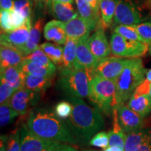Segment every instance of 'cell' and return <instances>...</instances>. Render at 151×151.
I'll return each mask as SVG.
<instances>
[{
  "label": "cell",
  "instance_id": "484cf974",
  "mask_svg": "<svg viewBox=\"0 0 151 151\" xmlns=\"http://www.w3.org/2000/svg\"><path fill=\"white\" fill-rule=\"evenodd\" d=\"M20 69L27 75L37 76L52 77L53 78L56 70L50 69L49 68L43 67L42 65H38L35 62H30L29 60H22L20 65Z\"/></svg>",
  "mask_w": 151,
  "mask_h": 151
},
{
  "label": "cell",
  "instance_id": "7c38bea8",
  "mask_svg": "<svg viewBox=\"0 0 151 151\" xmlns=\"http://www.w3.org/2000/svg\"><path fill=\"white\" fill-rule=\"evenodd\" d=\"M90 34L85 35L79 39L76 51V69H82L92 71L99 63L93 54L90 51L88 43Z\"/></svg>",
  "mask_w": 151,
  "mask_h": 151
},
{
  "label": "cell",
  "instance_id": "6da1fadb",
  "mask_svg": "<svg viewBox=\"0 0 151 151\" xmlns=\"http://www.w3.org/2000/svg\"><path fill=\"white\" fill-rule=\"evenodd\" d=\"M26 125L34 134L47 140L76 145L79 142L65 121L48 107H36L30 111Z\"/></svg>",
  "mask_w": 151,
  "mask_h": 151
},
{
  "label": "cell",
  "instance_id": "9c48e42d",
  "mask_svg": "<svg viewBox=\"0 0 151 151\" xmlns=\"http://www.w3.org/2000/svg\"><path fill=\"white\" fill-rule=\"evenodd\" d=\"M114 22L118 25H134L139 24L141 16L131 0H116Z\"/></svg>",
  "mask_w": 151,
  "mask_h": 151
},
{
  "label": "cell",
  "instance_id": "5b68a950",
  "mask_svg": "<svg viewBox=\"0 0 151 151\" xmlns=\"http://www.w3.org/2000/svg\"><path fill=\"white\" fill-rule=\"evenodd\" d=\"M92 71L76 69L66 74L61 75L58 86L60 90L69 97H88Z\"/></svg>",
  "mask_w": 151,
  "mask_h": 151
},
{
  "label": "cell",
  "instance_id": "4fadbf2b",
  "mask_svg": "<svg viewBox=\"0 0 151 151\" xmlns=\"http://www.w3.org/2000/svg\"><path fill=\"white\" fill-rule=\"evenodd\" d=\"M90 51L98 62L109 57L111 54V46L106 37L104 28H99L88 39Z\"/></svg>",
  "mask_w": 151,
  "mask_h": 151
},
{
  "label": "cell",
  "instance_id": "603a6c76",
  "mask_svg": "<svg viewBox=\"0 0 151 151\" xmlns=\"http://www.w3.org/2000/svg\"><path fill=\"white\" fill-rule=\"evenodd\" d=\"M52 77L37 76L33 75H25L24 88L39 94H43L51 86Z\"/></svg>",
  "mask_w": 151,
  "mask_h": 151
},
{
  "label": "cell",
  "instance_id": "d6986e66",
  "mask_svg": "<svg viewBox=\"0 0 151 151\" xmlns=\"http://www.w3.org/2000/svg\"><path fill=\"white\" fill-rule=\"evenodd\" d=\"M48 5L50 11L55 20L63 22H67L78 16V12L76 11L71 3H63L48 0Z\"/></svg>",
  "mask_w": 151,
  "mask_h": 151
},
{
  "label": "cell",
  "instance_id": "83f0119b",
  "mask_svg": "<svg viewBox=\"0 0 151 151\" xmlns=\"http://www.w3.org/2000/svg\"><path fill=\"white\" fill-rule=\"evenodd\" d=\"M39 47L55 65L60 67L62 65L64 48L60 45L55 43L45 42L39 45Z\"/></svg>",
  "mask_w": 151,
  "mask_h": 151
},
{
  "label": "cell",
  "instance_id": "ba28073f",
  "mask_svg": "<svg viewBox=\"0 0 151 151\" xmlns=\"http://www.w3.org/2000/svg\"><path fill=\"white\" fill-rule=\"evenodd\" d=\"M129 61L130 59L129 58H119L116 56L107 57L99 62L92 71V76H99L104 78L116 80Z\"/></svg>",
  "mask_w": 151,
  "mask_h": 151
},
{
  "label": "cell",
  "instance_id": "7bdbcfd3",
  "mask_svg": "<svg viewBox=\"0 0 151 151\" xmlns=\"http://www.w3.org/2000/svg\"><path fill=\"white\" fill-rule=\"evenodd\" d=\"M91 5V6L94 9V10L99 14V6H100V0H87Z\"/></svg>",
  "mask_w": 151,
  "mask_h": 151
},
{
  "label": "cell",
  "instance_id": "ee69618b",
  "mask_svg": "<svg viewBox=\"0 0 151 151\" xmlns=\"http://www.w3.org/2000/svg\"><path fill=\"white\" fill-rule=\"evenodd\" d=\"M104 151H124V150L118 146H109Z\"/></svg>",
  "mask_w": 151,
  "mask_h": 151
},
{
  "label": "cell",
  "instance_id": "bcb514c9",
  "mask_svg": "<svg viewBox=\"0 0 151 151\" xmlns=\"http://www.w3.org/2000/svg\"><path fill=\"white\" fill-rule=\"evenodd\" d=\"M146 79L147 81H148L149 82L151 83V69L147 71L146 76Z\"/></svg>",
  "mask_w": 151,
  "mask_h": 151
},
{
  "label": "cell",
  "instance_id": "30bf717a",
  "mask_svg": "<svg viewBox=\"0 0 151 151\" xmlns=\"http://www.w3.org/2000/svg\"><path fill=\"white\" fill-rule=\"evenodd\" d=\"M40 94L23 88L17 90L7 103L18 113L19 116H23L27 113L31 106H35L37 103Z\"/></svg>",
  "mask_w": 151,
  "mask_h": 151
},
{
  "label": "cell",
  "instance_id": "f546056e",
  "mask_svg": "<svg viewBox=\"0 0 151 151\" xmlns=\"http://www.w3.org/2000/svg\"><path fill=\"white\" fill-rule=\"evenodd\" d=\"M75 2L76 4L77 11L81 17L101 22L99 16V14L94 10L87 0H75Z\"/></svg>",
  "mask_w": 151,
  "mask_h": 151
},
{
  "label": "cell",
  "instance_id": "f907efd6",
  "mask_svg": "<svg viewBox=\"0 0 151 151\" xmlns=\"http://www.w3.org/2000/svg\"><path fill=\"white\" fill-rule=\"evenodd\" d=\"M85 151H97V150H85Z\"/></svg>",
  "mask_w": 151,
  "mask_h": 151
},
{
  "label": "cell",
  "instance_id": "e0dca14e",
  "mask_svg": "<svg viewBox=\"0 0 151 151\" xmlns=\"http://www.w3.org/2000/svg\"><path fill=\"white\" fill-rule=\"evenodd\" d=\"M79 39L67 37L64 47L62 65L60 66V76L76 69V51Z\"/></svg>",
  "mask_w": 151,
  "mask_h": 151
},
{
  "label": "cell",
  "instance_id": "277c9868",
  "mask_svg": "<svg viewBox=\"0 0 151 151\" xmlns=\"http://www.w3.org/2000/svg\"><path fill=\"white\" fill-rule=\"evenodd\" d=\"M116 86L115 80L93 76L90 81L88 98L101 113L107 116L113 114L117 106Z\"/></svg>",
  "mask_w": 151,
  "mask_h": 151
},
{
  "label": "cell",
  "instance_id": "836d02e7",
  "mask_svg": "<svg viewBox=\"0 0 151 151\" xmlns=\"http://www.w3.org/2000/svg\"><path fill=\"white\" fill-rule=\"evenodd\" d=\"M54 111L58 118L65 120L71 116L72 105L69 101H60L55 106Z\"/></svg>",
  "mask_w": 151,
  "mask_h": 151
},
{
  "label": "cell",
  "instance_id": "5bb4252c",
  "mask_svg": "<svg viewBox=\"0 0 151 151\" xmlns=\"http://www.w3.org/2000/svg\"><path fill=\"white\" fill-rule=\"evenodd\" d=\"M99 23V22L95 20H88L78 16L65 23L67 37L80 39L88 34H90L92 31L95 29Z\"/></svg>",
  "mask_w": 151,
  "mask_h": 151
},
{
  "label": "cell",
  "instance_id": "9a60e30c",
  "mask_svg": "<svg viewBox=\"0 0 151 151\" xmlns=\"http://www.w3.org/2000/svg\"><path fill=\"white\" fill-rule=\"evenodd\" d=\"M0 70L20 65L24 59L22 52L8 43L0 41Z\"/></svg>",
  "mask_w": 151,
  "mask_h": 151
},
{
  "label": "cell",
  "instance_id": "3957f363",
  "mask_svg": "<svg viewBox=\"0 0 151 151\" xmlns=\"http://www.w3.org/2000/svg\"><path fill=\"white\" fill-rule=\"evenodd\" d=\"M147 71L141 58L130 59L128 65L115 80L117 105L129 101L137 87L146 79Z\"/></svg>",
  "mask_w": 151,
  "mask_h": 151
},
{
  "label": "cell",
  "instance_id": "e575fe53",
  "mask_svg": "<svg viewBox=\"0 0 151 151\" xmlns=\"http://www.w3.org/2000/svg\"><path fill=\"white\" fill-rule=\"evenodd\" d=\"M89 144L92 146L100 148H106L109 146V136L107 132L101 131L97 132L92 137L89 141Z\"/></svg>",
  "mask_w": 151,
  "mask_h": 151
},
{
  "label": "cell",
  "instance_id": "4316f807",
  "mask_svg": "<svg viewBox=\"0 0 151 151\" xmlns=\"http://www.w3.org/2000/svg\"><path fill=\"white\" fill-rule=\"evenodd\" d=\"M116 2L114 0H100L99 11L102 28H108L112 24L116 12Z\"/></svg>",
  "mask_w": 151,
  "mask_h": 151
},
{
  "label": "cell",
  "instance_id": "4dcf8cb0",
  "mask_svg": "<svg viewBox=\"0 0 151 151\" xmlns=\"http://www.w3.org/2000/svg\"><path fill=\"white\" fill-rule=\"evenodd\" d=\"M18 113L14 110L8 103L1 104L0 106V125L4 127L11 124L18 116Z\"/></svg>",
  "mask_w": 151,
  "mask_h": 151
},
{
  "label": "cell",
  "instance_id": "ac0fdd59",
  "mask_svg": "<svg viewBox=\"0 0 151 151\" xmlns=\"http://www.w3.org/2000/svg\"><path fill=\"white\" fill-rule=\"evenodd\" d=\"M43 37L48 41L59 45L65 44L67 36L65 22L58 20L48 22L43 27Z\"/></svg>",
  "mask_w": 151,
  "mask_h": 151
},
{
  "label": "cell",
  "instance_id": "8992f818",
  "mask_svg": "<svg viewBox=\"0 0 151 151\" xmlns=\"http://www.w3.org/2000/svg\"><path fill=\"white\" fill-rule=\"evenodd\" d=\"M111 54L123 58H138L146 54L148 44L140 41H132L113 32L110 40Z\"/></svg>",
  "mask_w": 151,
  "mask_h": 151
},
{
  "label": "cell",
  "instance_id": "b9f144b4",
  "mask_svg": "<svg viewBox=\"0 0 151 151\" xmlns=\"http://www.w3.org/2000/svg\"><path fill=\"white\" fill-rule=\"evenodd\" d=\"M136 151H151V134Z\"/></svg>",
  "mask_w": 151,
  "mask_h": 151
},
{
  "label": "cell",
  "instance_id": "f1b7e54d",
  "mask_svg": "<svg viewBox=\"0 0 151 151\" xmlns=\"http://www.w3.org/2000/svg\"><path fill=\"white\" fill-rule=\"evenodd\" d=\"M24 60H29L30 62H35V63H37L38 65H42L43 67L49 68L50 69L57 70L55 65L50 61L48 57L41 50L39 46L32 52H31L27 56L24 57Z\"/></svg>",
  "mask_w": 151,
  "mask_h": 151
},
{
  "label": "cell",
  "instance_id": "f5cc1de1",
  "mask_svg": "<svg viewBox=\"0 0 151 151\" xmlns=\"http://www.w3.org/2000/svg\"><path fill=\"white\" fill-rule=\"evenodd\" d=\"M150 52H151V49H150Z\"/></svg>",
  "mask_w": 151,
  "mask_h": 151
},
{
  "label": "cell",
  "instance_id": "7a4b0ae2",
  "mask_svg": "<svg viewBox=\"0 0 151 151\" xmlns=\"http://www.w3.org/2000/svg\"><path fill=\"white\" fill-rule=\"evenodd\" d=\"M68 101L72 105L71 116L65 120L79 143H89L90 139L104 127L101 113L96 107H92L82 98L69 97Z\"/></svg>",
  "mask_w": 151,
  "mask_h": 151
},
{
  "label": "cell",
  "instance_id": "2e32d148",
  "mask_svg": "<svg viewBox=\"0 0 151 151\" xmlns=\"http://www.w3.org/2000/svg\"><path fill=\"white\" fill-rule=\"evenodd\" d=\"M31 28L30 18L27 19L23 25L18 29L8 32L1 33L0 41L8 43L20 50L27 41Z\"/></svg>",
  "mask_w": 151,
  "mask_h": 151
},
{
  "label": "cell",
  "instance_id": "816d5d0a",
  "mask_svg": "<svg viewBox=\"0 0 151 151\" xmlns=\"http://www.w3.org/2000/svg\"><path fill=\"white\" fill-rule=\"evenodd\" d=\"M150 46H151V43H150Z\"/></svg>",
  "mask_w": 151,
  "mask_h": 151
},
{
  "label": "cell",
  "instance_id": "d4e9b609",
  "mask_svg": "<svg viewBox=\"0 0 151 151\" xmlns=\"http://www.w3.org/2000/svg\"><path fill=\"white\" fill-rule=\"evenodd\" d=\"M150 134L151 132L148 129H139L128 133L124 141V151H136Z\"/></svg>",
  "mask_w": 151,
  "mask_h": 151
},
{
  "label": "cell",
  "instance_id": "7402d4cb",
  "mask_svg": "<svg viewBox=\"0 0 151 151\" xmlns=\"http://www.w3.org/2000/svg\"><path fill=\"white\" fill-rule=\"evenodd\" d=\"M25 73L18 66L10 67L1 70V79L14 88L16 90L24 88V81Z\"/></svg>",
  "mask_w": 151,
  "mask_h": 151
},
{
  "label": "cell",
  "instance_id": "d6a6232c",
  "mask_svg": "<svg viewBox=\"0 0 151 151\" xmlns=\"http://www.w3.org/2000/svg\"><path fill=\"white\" fill-rule=\"evenodd\" d=\"M32 4V0H15L14 1V9L20 13L25 19H29Z\"/></svg>",
  "mask_w": 151,
  "mask_h": 151
},
{
  "label": "cell",
  "instance_id": "ab89813d",
  "mask_svg": "<svg viewBox=\"0 0 151 151\" xmlns=\"http://www.w3.org/2000/svg\"><path fill=\"white\" fill-rule=\"evenodd\" d=\"M11 22H12V31L18 29L24 24L26 20L20 13L17 12L14 9L10 11Z\"/></svg>",
  "mask_w": 151,
  "mask_h": 151
},
{
  "label": "cell",
  "instance_id": "7dc6e473",
  "mask_svg": "<svg viewBox=\"0 0 151 151\" xmlns=\"http://www.w3.org/2000/svg\"><path fill=\"white\" fill-rule=\"evenodd\" d=\"M46 1H48V0H46ZM52 1H59V2H63V3H71L73 4L74 0H52Z\"/></svg>",
  "mask_w": 151,
  "mask_h": 151
},
{
  "label": "cell",
  "instance_id": "c3c4849f",
  "mask_svg": "<svg viewBox=\"0 0 151 151\" xmlns=\"http://www.w3.org/2000/svg\"><path fill=\"white\" fill-rule=\"evenodd\" d=\"M148 94H149V96H150V99H151V85H150V90H149Z\"/></svg>",
  "mask_w": 151,
  "mask_h": 151
},
{
  "label": "cell",
  "instance_id": "74e56055",
  "mask_svg": "<svg viewBox=\"0 0 151 151\" xmlns=\"http://www.w3.org/2000/svg\"><path fill=\"white\" fill-rule=\"evenodd\" d=\"M17 90L13 88L12 86L4 82V81H1V85H0V104L7 103L11 99L15 92Z\"/></svg>",
  "mask_w": 151,
  "mask_h": 151
},
{
  "label": "cell",
  "instance_id": "8fae6325",
  "mask_svg": "<svg viewBox=\"0 0 151 151\" xmlns=\"http://www.w3.org/2000/svg\"><path fill=\"white\" fill-rule=\"evenodd\" d=\"M118 111V120L124 133L141 129L143 124V118L126 106L125 104H120L116 106Z\"/></svg>",
  "mask_w": 151,
  "mask_h": 151
},
{
  "label": "cell",
  "instance_id": "d590c367",
  "mask_svg": "<svg viewBox=\"0 0 151 151\" xmlns=\"http://www.w3.org/2000/svg\"><path fill=\"white\" fill-rule=\"evenodd\" d=\"M6 151H21L20 129L12 132L7 138Z\"/></svg>",
  "mask_w": 151,
  "mask_h": 151
},
{
  "label": "cell",
  "instance_id": "1f68e13d",
  "mask_svg": "<svg viewBox=\"0 0 151 151\" xmlns=\"http://www.w3.org/2000/svg\"><path fill=\"white\" fill-rule=\"evenodd\" d=\"M114 32L120 35L122 37L125 38V39H129V40L145 43L142 38L139 35V34L136 31L134 25H122V24L118 25L115 27Z\"/></svg>",
  "mask_w": 151,
  "mask_h": 151
},
{
  "label": "cell",
  "instance_id": "681fc988",
  "mask_svg": "<svg viewBox=\"0 0 151 151\" xmlns=\"http://www.w3.org/2000/svg\"><path fill=\"white\" fill-rule=\"evenodd\" d=\"M147 4H148V6H151V0H148V2H147Z\"/></svg>",
  "mask_w": 151,
  "mask_h": 151
},
{
  "label": "cell",
  "instance_id": "f6af8a7d",
  "mask_svg": "<svg viewBox=\"0 0 151 151\" xmlns=\"http://www.w3.org/2000/svg\"><path fill=\"white\" fill-rule=\"evenodd\" d=\"M60 151H78V149H77L76 148H75L74 146H70L69 147H68V148L64 149V150H60Z\"/></svg>",
  "mask_w": 151,
  "mask_h": 151
},
{
  "label": "cell",
  "instance_id": "8d00e7d4",
  "mask_svg": "<svg viewBox=\"0 0 151 151\" xmlns=\"http://www.w3.org/2000/svg\"><path fill=\"white\" fill-rule=\"evenodd\" d=\"M134 27L144 42L150 45L151 43V22H143L134 24Z\"/></svg>",
  "mask_w": 151,
  "mask_h": 151
},
{
  "label": "cell",
  "instance_id": "52a82bcc",
  "mask_svg": "<svg viewBox=\"0 0 151 151\" xmlns=\"http://www.w3.org/2000/svg\"><path fill=\"white\" fill-rule=\"evenodd\" d=\"M21 151H60L71 144L47 140L37 137L28 129L26 124L20 128Z\"/></svg>",
  "mask_w": 151,
  "mask_h": 151
},
{
  "label": "cell",
  "instance_id": "ffe728a7",
  "mask_svg": "<svg viewBox=\"0 0 151 151\" xmlns=\"http://www.w3.org/2000/svg\"><path fill=\"white\" fill-rule=\"evenodd\" d=\"M127 106L143 118L151 112V99L148 94H142L134 91L128 101Z\"/></svg>",
  "mask_w": 151,
  "mask_h": 151
},
{
  "label": "cell",
  "instance_id": "44dd1931",
  "mask_svg": "<svg viewBox=\"0 0 151 151\" xmlns=\"http://www.w3.org/2000/svg\"><path fill=\"white\" fill-rule=\"evenodd\" d=\"M44 22V18H39L35 22V23L32 27L27 41L19 50L22 52L24 57L28 55L39 47V43L41 39V32H42L43 27H43Z\"/></svg>",
  "mask_w": 151,
  "mask_h": 151
},
{
  "label": "cell",
  "instance_id": "60d3db41",
  "mask_svg": "<svg viewBox=\"0 0 151 151\" xmlns=\"http://www.w3.org/2000/svg\"><path fill=\"white\" fill-rule=\"evenodd\" d=\"M1 10L11 11L14 9V1L12 0H0Z\"/></svg>",
  "mask_w": 151,
  "mask_h": 151
},
{
  "label": "cell",
  "instance_id": "cb8c5ba5",
  "mask_svg": "<svg viewBox=\"0 0 151 151\" xmlns=\"http://www.w3.org/2000/svg\"><path fill=\"white\" fill-rule=\"evenodd\" d=\"M113 127L112 129L108 132L109 136V146H118L120 148H124V141L126 135L122 130L118 120V111L116 107L113 111Z\"/></svg>",
  "mask_w": 151,
  "mask_h": 151
},
{
  "label": "cell",
  "instance_id": "f35d334b",
  "mask_svg": "<svg viewBox=\"0 0 151 151\" xmlns=\"http://www.w3.org/2000/svg\"><path fill=\"white\" fill-rule=\"evenodd\" d=\"M0 24H1V33L12 31L10 11L1 10L0 12Z\"/></svg>",
  "mask_w": 151,
  "mask_h": 151
}]
</instances>
